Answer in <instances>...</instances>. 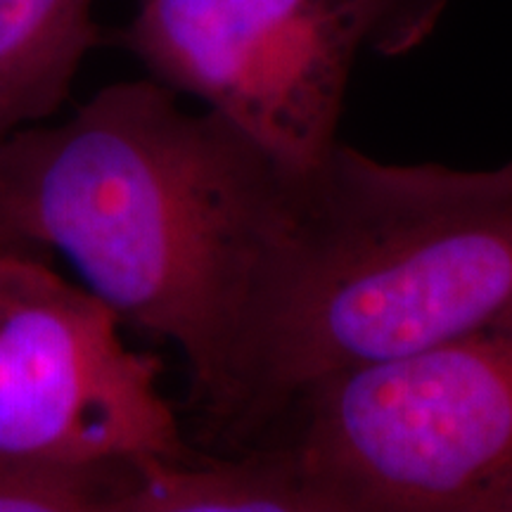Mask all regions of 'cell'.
<instances>
[{
	"label": "cell",
	"mask_w": 512,
	"mask_h": 512,
	"mask_svg": "<svg viewBox=\"0 0 512 512\" xmlns=\"http://www.w3.org/2000/svg\"><path fill=\"white\" fill-rule=\"evenodd\" d=\"M155 79L100 88L0 143V240L57 252L119 320L181 351L200 432L233 394L292 174Z\"/></svg>",
	"instance_id": "cell-1"
},
{
	"label": "cell",
	"mask_w": 512,
	"mask_h": 512,
	"mask_svg": "<svg viewBox=\"0 0 512 512\" xmlns=\"http://www.w3.org/2000/svg\"><path fill=\"white\" fill-rule=\"evenodd\" d=\"M0 242H3V240H0Z\"/></svg>",
	"instance_id": "cell-10"
},
{
	"label": "cell",
	"mask_w": 512,
	"mask_h": 512,
	"mask_svg": "<svg viewBox=\"0 0 512 512\" xmlns=\"http://www.w3.org/2000/svg\"><path fill=\"white\" fill-rule=\"evenodd\" d=\"M124 463L72 465L0 453V512H114Z\"/></svg>",
	"instance_id": "cell-8"
},
{
	"label": "cell",
	"mask_w": 512,
	"mask_h": 512,
	"mask_svg": "<svg viewBox=\"0 0 512 512\" xmlns=\"http://www.w3.org/2000/svg\"><path fill=\"white\" fill-rule=\"evenodd\" d=\"M512 311V159L389 164L354 147L294 171L242 342L221 453L318 380L422 354Z\"/></svg>",
	"instance_id": "cell-2"
},
{
	"label": "cell",
	"mask_w": 512,
	"mask_h": 512,
	"mask_svg": "<svg viewBox=\"0 0 512 512\" xmlns=\"http://www.w3.org/2000/svg\"><path fill=\"white\" fill-rule=\"evenodd\" d=\"M100 297L0 242V453L95 465L185 458L157 356L131 349Z\"/></svg>",
	"instance_id": "cell-5"
},
{
	"label": "cell",
	"mask_w": 512,
	"mask_h": 512,
	"mask_svg": "<svg viewBox=\"0 0 512 512\" xmlns=\"http://www.w3.org/2000/svg\"><path fill=\"white\" fill-rule=\"evenodd\" d=\"M441 0H140L119 34L147 76L197 98L287 171L335 150L356 57L403 50Z\"/></svg>",
	"instance_id": "cell-4"
},
{
	"label": "cell",
	"mask_w": 512,
	"mask_h": 512,
	"mask_svg": "<svg viewBox=\"0 0 512 512\" xmlns=\"http://www.w3.org/2000/svg\"><path fill=\"white\" fill-rule=\"evenodd\" d=\"M278 441L344 512H479L512 475V311L287 403Z\"/></svg>",
	"instance_id": "cell-3"
},
{
	"label": "cell",
	"mask_w": 512,
	"mask_h": 512,
	"mask_svg": "<svg viewBox=\"0 0 512 512\" xmlns=\"http://www.w3.org/2000/svg\"><path fill=\"white\" fill-rule=\"evenodd\" d=\"M114 512H344L278 441L233 453L126 460Z\"/></svg>",
	"instance_id": "cell-6"
},
{
	"label": "cell",
	"mask_w": 512,
	"mask_h": 512,
	"mask_svg": "<svg viewBox=\"0 0 512 512\" xmlns=\"http://www.w3.org/2000/svg\"><path fill=\"white\" fill-rule=\"evenodd\" d=\"M95 46L93 0H0V143L60 110Z\"/></svg>",
	"instance_id": "cell-7"
},
{
	"label": "cell",
	"mask_w": 512,
	"mask_h": 512,
	"mask_svg": "<svg viewBox=\"0 0 512 512\" xmlns=\"http://www.w3.org/2000/svg\"><path fill=\"white\" fill-rule=\"evenodd\" d=\"M479 512H512V475L484 498Z\"/></svg>",
	"instance_id": "cell-9"
}]
</instances>
